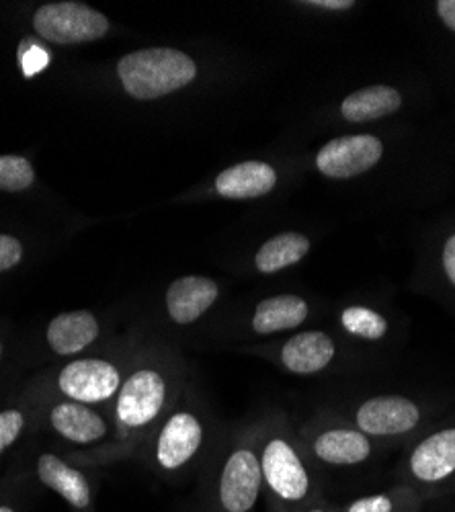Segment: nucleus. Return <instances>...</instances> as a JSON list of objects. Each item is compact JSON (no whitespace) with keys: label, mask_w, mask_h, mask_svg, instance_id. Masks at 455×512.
<instances>
[{"label":"nucleus","mask_w":455,"mask_h":512,"mask_svg":"<svg viewBox=\"0 0 455 512\" xmlns=\"http://www.w3.org/2000/svg\"><path fill=\"white\" fill-rule=\"evenodd\" d=\"M263 498L269 512H296L324 496V482L300 439L281 424L259 431Z\"/></svg>","instance_id":"nucleus-1"},{"label":"nucleus","mask_w":455,"mask_h":512,"mask_svg":"<svg viewBox=\"0 0 455 512\" xmlns=\"http://www.w3.org/2000/svg\"><path fill=\"white\" fill-rule=\"evenodd\" d=\"M199 512H255L263 498L259 433L224 443L203 463Z\"/></svg>","instance_id":"nucleus-2"},{"label":"nucleus","mask_w":455,"mask_h":512,"mask_svg":"<svg viewBox=\"0 0 455 512\" xmlns=\"http://www.w3.org/2000/svg\"><path fill=\"white\" fill-rule=\"evenodd\" d=\"M179 400L177 369L169 361H144L136 365L115 396V433L130 441L150 433Z\"/></svg>","instance_id":"nucleus-3"},{"label":"nucleus","mask_w":455,"mask_h":512,"mask_svg":"<svg viewBox=\"0 0 455 512\" xmlns=\"http://www.w3.org/2000/svg\"><path fill=\"white\" fill-rule=\"evenodd\" d=\"M212 453L208 418L195 406H175L158 422L148 447V467L162 480H181Z\"/></svg>","instance_id":"nucleus-4"},{"label":"nucleus","mask_w":455,"mask_h":512,"mask_svg":"<svg viewBox=\"0 0 455 512\" xmlns=\"http://www.w3.org/2000/svg\"><path fill=\"white\" fill-rule=\"evenodd\" d=\"M337 416L382 447H390L415 439L425 429L429 410L417 398L390 392L353 400Z\"/></svg>","instance_id":"nucleus-5"},{"label":"nucleus","mask_w":455,"mask_h":512,"mask_svg":"<svg viewBox=\"0 0 455 512\" xmlns=\"http://www.w3.org/2000/svg\"><path fill=\"white\" fill-rule=\"evenodd\" d=\"M117 74L130 97L154 101L191 84L197 76V64L181 50L148 48L123 56Z\"/></svg>","instance_id":"nucleus-6"},{"label":"nucleus","mask_w":455,"mask_h":512,"mask_svg":"<svg viewBox=\"0 0 455 512\" xmlns=\"http://www.w3.org/2000/svg\"><path fill=\"white\" fill-rule=\"evenodd\" d=\"M300 443L318 472H355L374 465L382 449H386L339 416H326L306 426Z\"/></svg>","instance_id":"nucleus-7"},{"label":"nucleus","mask_w":455,"mask_h":512,"mask_svg":"<svg viewBox=\"0 0 455 512\" xmlns=\"http://www.w3.org/2000/svg\"><path fill=\"white\" fill-rule=\"evenodd\" d=\"M455 478V424L439 426L435 431L412 441L400 457L394 482L421 488L431 494Z\"/></svg>","instance_id":"nucleus-8"},{"label":"nucleus","mask_w":455,"mask_h":512,"mask_svg":"<svg viewBox=\"0 0 455 512\" xmlns=\"http://www.w3.org/2000/svg\"><path fill=\"white\" fill-rule=\"evenodd\" d=\"M347 345L333 332L308 328L289 334L269 357L292 375H320L335 369L347 359Z\"/></svg>","instance_id":"nucleus-9"},{"label":"nucleus","mask_w":455,"mask_h":512,"mask_svg":"<svg viewBox=\"0 0 455 512\" xmlns=\"http://www.w3.org/2000/svg\"><path fill=\"white\" fill-rule=\"evenodd\" d=\"M123 379L126 377L117 361L76 357L60 367L54 386L66 400L97 406L115 400Z\"/></svg>","instance_id":"nucleus-10"},{"label":"nucleus","mask_w":455,"mask_h":512,"mask_svg":"<svg viewBox=\"0 0 455 512\" xmlns=\"http://www.w3.org/2000/svg\"><path fill=\"white\" fill-rule=\"evenodd\" d=\"M35 31L54 44H82L107 35L109 21L85 3H50L33 15Z\"/></svg>","instance_id":"nucleus-11"},{"label":"nucleus","mask_w":455,"mask_h":512,"mask_svg":"<svg viewBox=\"0 0 455 512\" xmlns=\"http://www.w3.org/2000/svg\"><path fill=\"white\" fill-rule=\"evenodd\" d=\"M384 156V142L374 134H349L328 140L314 158L316 170L330 181H349L369 173Z\"/></svg>","instance_id":"nucleus-12"},{"label":"nucleus","mask_w":455,"mask_h":512,"mask_svg":"<svg viewBox=\"0 0 455 512\" xmlns=\"http://www.w3.org/2000/svg\"><path fill=\"white\" fill-rule=\"evenodd\" d=\"M31 480L58 494L70 512H99L95 482L78 465L54 451H41L35 457Z\"/></svg>","instance_id":"nucleus-13"},{"label":"nucleus","mask_w":455,"mask_h":512,"mask_svg":"<svg viewBox=\"0 0 455 512\" xmlns=\"http://www.w3.org/2000/svg\"><path fill=\"white\" fill-rule=\"evenodd\" d=\"M337 328L347 347L380 349L390 345L396 336L394 318L380 306L367 302L343 304L337 312Z\"/></svg>","instance_id":"nucleus-14"},{"label":"nucleus","mask_w":455,"mask_h":512,"mask_svg":"<svg viewBox=\"0 0 455 512\" xmlns=\"http://www.w3.org/2000/svg\"><path fill=\"white\" fill-rule=\"evenodd\" d=\"M220 300V285L201 275L175 279L164 293V314L179 326L187 328L208 316Z\"/></svg>","instance_id":"nucleus-15"},{"label":"nucleus","mask_w":455,"mask_h":512,"mask_svg":"<svg viewBox=\"0 0 455 512\" xmlns=\"http://www.w3.org/2000/svg\"><path fill=\"white\" fill-rule=\"evenodd\" d=\"M312 318V304L296 293H279L257 302L246 318V330L253 336L296 332Z\"/></svg>","instance_id":"nucleus-16"},{"label":"nucleus","mask_w":455,"mask_h":512,"mask_svg":"<svg viewBox=\"0 0 455 512\" xmlns=\"http://www.w3.org/2000/svg\"><path fill=\"white\" fill-rule=\"evenodd\" d=\"M48 424L58 437L78 447L97 445L111 435V426L103 414L91 404L74 400L56 402L48 410Z\"/></svg>","instance_id":"nucleus-17"},{"label":"nucleus","mask_w":455,"mask_h":512,"mask_svg":"<svg viewBox=\"0 0 455 512\" xmlns=\"http://www.w3.org/2000/svg\"><path fill=\"white\" fill-rule=\"evenodd\" d=\"M101 336V324L89 310L58 314L46 330L48 349L58 357H80L89 351Z\"/></svg>","instance_id":"nucleus-18"},{"label":"nucleus","mask_w":455,"mask_h":512,"mask_svg":"<svg viewBox=\"0 0 455 512\" xmlns=\"http://www.w3.org/2000/svg\"><path fill=\"white\" fill-rule=\"evenodd\" d=\"M216 191L224 199H259L277 187V170L263 160H246L216 177Z\"/></svg>","instance_id":"nucleus-19"},{"label":"nucleus","mask_w":455,"mask_h":512,"mask_svg":"<svg viewBox=\"0 0 455 512\" xmlns=\"http://www.w3.org/2000/svg\"><path fill=\"white\" fill-rule=\"evenodd\" d=\"M404 105V97L396 87L390 84H369V87L357 89L347 95L339 107V113L349 123H371L380 121Z\"/></svg>","instance_id":"nucleus-20"},{"label":"nucleus","mask_w":455,"mask_h":512,"mask_svg":"<svg viewBox=\"0 0 455 512\" xmlns=\"http://www.w3.org/2000/svg\"><path fill=\"white\" fill-rule=\"evenodd\" d=\"M429 496L421 488L394 482L390 488L357 494L339 506L343 512H421Z\"/></svg>","instance_id":"nucleus-21"},{"label":"nucleus","mask_w":455,"mask_h":512,"mask_svg":"<svg viewBox=\"0 0 455 512\" xmlns=\"http://www.w3.org/2000/svg\"><path fill=\"white\" fill-rule=\"evenodd\" d=\"M310 238L300 232H283L269 238L255 254V267L259 273L273 275L298 265L310 252Z\"/></svg>","instance_id":"nucleus-22"},{"label":"nucleus","mask_w":455,"mask_h":512,"mask_svg":"<svg viewBox=\"0 0 455 512\" xmlns=\"http://www.w3.org/2000/svg\"><path fill=\"white\" fill-rule=\"evenodd\" d=\"M35 482L25 474L0 480V512H27L35 500Z\"/></svg>","instance_id":"nucleus-23"},{"label":"nucleus","mask_w":455,"mask_h":512,"mask_svg":"<svg viewBox=\"0 0 455 512\" xmlns=\"http://www.w3.org/2000/svg\"><path fill=\"white\" fill-rule=\"evenodd\" d=\"M33 166L23 156H0V191H25L33 185Z\"/></svg>","instance_id":"nucleus-24"},{"label":"nucleus","mask_w":455,"mask_h":512,"mask_svg":"<svg viewBox=\"0 0 455 512\" xmlns=\"http://www.w3.org/2000/svg\"><path fill=\"white\" fill-rule=\"evenodd\" d=\"M29 426V416L25 410L13 406L0 410V459L15 449L23 433Z\"/></svg>","instance_id":"nucleus-25"},{"label":"nucleus","mask_w":455,"mask_h":512,"mask_svg":"<svg viewBox=\"0 0 455 512\" xmlns=\"http://www.w3.org/2000/svg\"><path fill=\"white\" fill-rule=\"evenodd\" d=\"M23 259V246L15 236L0 234V273L17 267Z\"/></svg>","instance_id":"nucleus-26"},{"label":"nucleus","mask_w":455,"mask_h":512,"mask_svg":"<svg viewBox=\"0 0 455 512\" xmlns=\"http://www.w3.org/2000/svg\"><path fill=\"white\" fill-rule=\"evenodd\" d=\"M21 60H23L25 74L33 76V74H37L39 70H44L50 64V54L44 48H39L35 44H23Z\"/></svg>","instance_id":"nucleus-27"},{"label":"nucleus","mask_w":455,"mask_h":512,"mask_svg":"<svg viewBox=\"0 0 455 512\" xmlns=\"http://www.w3.org/2000/svg\"><path fill=\"white\" fill-rule=\"evenodd\" d=\"M441 267H443V275L449 281V285L455 289V234H451L445 244H443V252H441Z\"/></svg>","instance_id":"nucleus-28"},{"label":"nucleus","mask_w":455,"mask_h":512,"mask_svg":"<svg viewBox=\"0 0 455 512\" xmlns=\"http://www.w3.org/2000/svg\"><path fill=\"white\" fill-rule=\"evenodd\" d=\"M310 9H320V11H351L353 7H357L355 0H310V3H304Z\"/></svg>","instance_id":"nucleus-29"},{"label":"nucleus","mask_w":455,"mask_h":512,"mask_svg":"<svg viewBox=\"0 0 455 512\" xmlns=\"http://www.w3.org/2000/svg\"><path fill=\"white\" fill-rule=\"evenodd\" d=\"M435 11L441 19V23L455 33V0H439L435 5Z\"/></svg>","instance_id":"nucleus-30"},{"label":"nucleus","mask_w":455,"mask_h":512,"mask_svg":"<svg viewBox=\"0 0 455 512\" xmlns=\"http://www.w3.org/2000/svg\"><path fill=\"white\" fill-rule=\"evenodd\" d=\"M296 512H343V510H341L339 504L330 502L328 498H320V500H316V502H310V504L298 508Z\"/></svg>","instance_id":"nucleus-31"},{"label":"nucleus","mask_w":455,"mask_h":512,"mask_svg":"<svg viewBox=\"0 0 455 512\" xmlns=\"http://www.w3.org/2000/svg\"><path fill=\"white\" fill-rule=\"evenodd\" d=\"M3 353H5V347H3V340H0V359H3Z\"/></svg>","instance_id":"nucleus-32"}]
</instances>
